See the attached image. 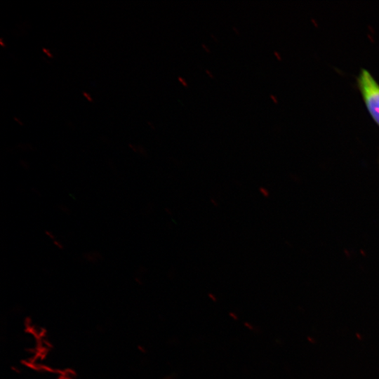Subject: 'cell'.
Segmentation results:
<instances>
[{"label":"cell","mask_w":379,"mask_h":379,"mask_svg":"<svg viewBox=\"0 0 379 379\" xmlns=\"http://www.w3.org/2000/svg\"><path fill=\"white\" fill-rule=\"evenodd\" d=\"M356 86L368 114L379 128V83L368 69L361 68L356 77Z\"/></svg>","instance_id":"obj_1"},{"label":"cell","mask_w":379,"mask_h":379,"mask_svg":"<svg viewBox=\"0 0 379 379\" xmlns=\"http://www.w3.org/2000/svg\"><path fill=\"white\" fill-rule=\"evenodd\" d=\"M84 258L89 262H98L102 258V255L98 251H90L84 254Z\"/></svg>","instance_id":"obj_2"},{"label":"cell","mask_w":379,"mask_h":379,"mask_svg":"<svg viewBox=\"0 0 379 379\" xmlns=\"http://www.w3.org/2000/svg\"><path fill=\"white\" fill-rule=\"evenodd\" d=\"M45 234L47 237H48L50 239L54 241L56 239V236L55 235V234L51 232V230H46L45 231Z\"/></svg>","instance_id":"obj_3"},{"label":"cell","mask_w":379,"mask_h":379,"mask_svg":"<svg viewBox=\"0 0 379 379\" xmlns=\"http://www.w3.org/2000/svg\"><path fill=\"white\" fill-rule=\"evenodd\" d=\"M53 243L57 248L60 249V250L64 248V245L60 241L55 239L53 241Z\"/></svg>","instance_id":"obj_4"},{"label":"cell","mask_w":379,"mask_h":379,"mask_svg":"<svg viewBox=\"0 0 379 379\" xmlns=\"http://www.w3.org/2000/svg\"><path fill=\"white\" fill-rule=\"evenodd\" d=\"M178 80L182 84V85L184 86H187V84L186 81L183 78L179 77Z\"/></svg>","instance_id":"obj_5"},{"label":"cell","mask_w":379,"mask_h":379,"mask_svg":"<svg viewBox=\"0 0 379 379\" xmlns=\"http://www.w3.org/2000/svg\"><path fill=\"white\" fill-rule=\"evenodd\" d=\"M83 94L84 95V96L91 102L93 101L92 98H91V96H89V95L88 93H86V92L83 93Z\"/></svg>","instance_id":"obj_6"},{"label":"cell","mask_w":379,"mask_h":379,"mask_svg":"<svg viewBox=\"0 0 379 379\" xmlns=\"http://www.w3.org/2000/svg\"><path fill=\"white\" fill-rule=\"evenodd\" d=\"M43 51L46 53L49 57L52 58V54L46 48H43Z\"/></svg>","instance_id":"obj_7"},{"label":"cell","mask_w":379,"mask_h":379,"mask_svg":"<svg viewBox=\"0 0 379 379\" xmlns=\"http://www.w3.org/2000/svg\"><path fill=\"white\" fill-rule=\"evenodd\" d=\"M206 72L210 75L211 77H213V75H212L208 70L206 69Z\"/></svg>","instance_id":"obj_8"}]
</instances>
